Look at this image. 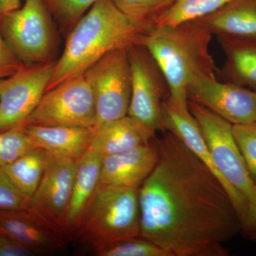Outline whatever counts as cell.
I'll list each match as a JSON object with an SVG mask.
<instances>
[{"mask_svg": "<svg viewBox=\"0 0 256 256\" xmlns=\"http://www.w3.org/2000/svg\"><path fill=\"white\" fill-rule=\"evenodd\" d=\"M162 132L158 163L138 190L141 236L172 256H228L226 244L242 232L232 198L180 138Z\"/></svg>", "mask_w": 256, "mask_h": 256, "instance_id": "6da1fadb", "label": "cell"}, {"mask_svg": "<svg viewBox=\"0 0 256 256\" xmlns=\"http://www.w3.org/2000/svg\"><path fill=\"white\" fill-rule=\"evenodd\" d=\"M152 28L124 14L112 0H98L69 31L46 92L85 74L109 52L139 44Z\"/></svg>", "mask_w": 256, "mask_h": 256, "instance_id": "7a4b0ae2", "label": "cell"}, {"mask_svg": "<svg viewBox=\"0 0 256 256\" xmlns=\"http://www.w3.org/2000/svg\"><path fill=\"white\" fill-rule=\"evenodd\" d=\"M212 36L200 20H194L153 26L138 44L156 60L169 87L166 99L178 110H190L186 89L194 78L218 72L210 52Z\"/></svg>", "mask_w": 256, "mask_h": 256, "instance_id": "3957f363", "label": "cell"}, {"mask_svg": "<svg viewBox=\"0 0 256 256\" xmlns=\"http://www.w3.org/2000/svg\"><path fill=\"white\" fill-rule=\"evenodd\" d=\"M188 106L226 185L242 224L240 234L256 242V182L234 141L232 124L196 102L188 100Z\"/></svg>", "mask_w": 256, "mask_h": 256, "instance_id": "277c9868", "label": "cell"}, {"mask_svg": "<svg viewBox=\"0 0 256 256\" xmlns=\"http://www.w3.org/2000/svg\"><path fill=\"white\" fill-rule=\"evenodd\" d=\"M138 190L99 184L74 239L92 250L141 236Z\"/></svg>", "mask_w": 256, "mask_h": 256, "instance_id": "5b68a950", "label": "cell"}, {"mask_svg": "<svg viewBox=\"0 0 256 256\" xmlns=\"http://www.w3.org/2000/svg\"><path fill=\"white\" fill-rule=\"evenodd\" d=\"M5 42L22 64L56 62L58 34L44 0H25L18 9L0 18Z\"/></svg>", "mask_w": 256, "mask_h": 256, "instance_id": "8992f818", "label": "cell"}, {"mask_svg": "<svg viewBox=\"0 0 256 256\" xmlns=\"http://www.w3.org/2000/svg\"><path fill=\"white\" fill-rule=\"evenodd\" d=\"M95 98L85 74L62 82L42 96L24 126H78L94 128Z\"/></svg>", "mask_w": 256, "mask_h": 256, "instance_id": "52a82bcc", "label": "cell"}, {"mask_svg": "<svg viewBox=\"0 0 256 256\" xmlns=\"http://www.w3.org/2000/svg\"><path fill=\"white\" fill-rule=\"evenodd\" d=\"M127 48L109 52L85 74L95 98L96 128L128 116L132 74Z\"/></svg>", "mask_w": 256, "mask_h": 256, "instance_id": "ba28073f", "label": "cell"}, {"mask_svg": "<svg viewBox=\"0 0 256 256\" xmlns=\"http://www.w3.org/2000/svg\"><path fill=\"white\" fill-rule=\"evenodd\" d=\"M132 92L128 116L156 134L162 131V107L169 96L162 72L150 52L141 45L128 50Z\"/></svg>", "mask_w": 256, "mask_h": 256, "instance_id": "9c48e42d", "label": "cell"}, {"mask_svg": "<svg viewBox=\"0 0 256 256\" xmlns=\"http://www.w3.org/2000/svg\"><path fill=\"white\" fill-rule=\"evenodd\" d=\"M56 62L21 64L12 75L0 79V132L22 127L46 92Z\"/></svg>", "mask_w": 256, "mask_h": 256, "instance_id": "30bf717a", "label": "cell"}, {"mask_svg": "<svg viewBox=\"0 0 256 256\" xmlns=\"http://www.w3.org/2000/svg\"><path fill=\"white\" fill-rule=\"evenodd\" d=\"M213 76L193 79L186 89L188 100L214 112L232 124L256 122V92Z\"/></svg>", "mask_w": 256, "mask_h": 256, "instance_id": "8fae6325", "label": "cell"}, {"mask_svg": "<svg viewBox=\"0 0 256 256\" xmlns=\"http://www.w3.org/2000/svg\"><path fill=\"white\" fill-rule=\"evenodd\" d=\"M77 161L48 153L44 173L36 191L30 198L28 207L64 236V225L76 174Z\"/></svg>", "mask_w": 256, "mask_h": 256, "instance_id": "7c38bea8", "label": "cell"}, {"mask_svg": "<svg viewBox=\"0 0 256 256\" xmlns=\"http://www.w3.org/2000/svg\"><path fill=\"white\" fill-rule=\"evenodd\" d=\"M0 233L6 234L35 255L60 252L68 239L30 208L0 210Z\"/></svg>", "mask_w": 256, "mask_h": 256, "instance_id": "4fadbf2b", "label": "cell"}, {"mask_svg": "<svg viewBox=\"0 0 256 256\" xmlns=\"http://www.w3.org/2000/svg\"><path fill=\"white\" fill-rule=\"evenodd\" d=\"M156 140L130 150L102 158L100 184L139 188L158 161Z\"/></svg>", "mask_w": 256, "mask_h": 256, "instance_id": "5bb4252c", "label": "cell"}, {"mask_svg": "<svg viewBox=\"0 0 256 256\" xmlns=\"http://www.w3.org/2000/svg\"><path fill=\"white\" fill-rule=\"evenodd\" d=\"M102 156L89 150L77 161L76 174L66 217L64 234L68 240L78 233L100 184Z\"/></svg>", "mask_w": 256, "mask_h": 256, "instance_id": "9a60e30c", "label": "cell"}, {"mask_svg": "<svg viewBox=\"0 0 256 256\" xmlns=\"http://www.w3.org/2000/svg\"><path fill=\"white\" fill-rule=\"evenodd\" d=\"M34 148L53 156L78 160L90 150L95 129L78 126H26Z\"/></svg>", "mask_w": 256, "mask_h": 256, "instance_id": "2e32d148", "label": "cell"}, {"mask_svg": "<svg viewBox=\"0 0 256 256\" xmlns=\"http://www.w3.org/2000/svg\"><path fill=\"white\" fill-rule=\"evenodd\" d=\"M196 20L218 38L256 42V0H232L214 12Z\"/></svg>", "mask_w": 256, "mask_h": 256, "instance_id": "e0dca14e", "label": "cell"}, {"mask_svg": "<svg viewBox=\"0 0 256 256\" xmlns=\"http://www.w3.org/2000/svg\"><path fill=\"white\" fill-rule=\"evenodd\" d=\"M154 136L136 120L126 116L96 128L90 150L105 158L148 144Z\"/></svg>", "mask_w": 256, "mask_h": 256, "instance_id": "ac0fdd59", "label": "cell"}, {"mask_svg": "<svg viewBox=\"0 0 256 256\" xmlns=\"http://www.w3.org/2000/svg\"><path fill=\"white\" fill-rule=\"evenodd\" d=\"M226 55L218 74L224 82H232L256 92V42L218 38Z\"/></svg>", "mask_w": 256, "mask_h": 256, "instance_id": "d6986e66", "label": "cell"}, {"mask_svg": "<svg viewBox=\"0 0 256 256\" xmlns=\"http://www.w3.org/2000/svg\"><path fill=\"white\" fill-rule=\"evenodd\" d=\"M47 158V152L41 148H32L2 169L18 191L31 198L41 182Z\"/></svg>", "mask_w": 256, "mask_h": 256, "instance_id": "ffe728a7", "label": "cell"}, {"mask_svg": "<svg viewBox=\"0 0 256 256\" xmlns=\"http://www.w3.org/2000/svg\"><path fill=\"white\" fill-rule=\"evenodd\" d=\"M232 0H176L156 22V26H174L214 12Z\"/></svg>", "mask_w": 256, "mask_h": 256, "instance_id": "44dd1931", "label": "cell"}, {"mask_svg": "<svg viewBox=\"0 0 256 256\" xmlns=\"http://www.w3.org/2000/svg\"><path fill=\"white\" fill-rule=\"evenodd\" d=\"M130 18L148 26L156 22L174 4L176 0H112Z\"/></svg>", "mask_w": 256, "mask_h": 256, "instance_id": "7402d4cb", "label": "cell"}, {"mask_svg": "<svg viewBox=\"0 0 256 256\" xmlns=\"http://www.w3.org/2000/svg\"><path fill=\"white\" fill-rule=\"evenodd\" d=\"M97 256H172L168 250L142 236L132 237L92 250Z\"/></svg>", "mask_w": 256, "mask_h": 256, "instance_id": "603a6c76", "label": "cell"}, {"mask_svg": "<svg viewBox=\"0 0 256 256\" xmlns=\"http://www.w3.org/2000/svg\"><path fill=\"white\" fill-rule=\"evenodd\" d=\"M54 18L70 31L98 0H44Z\"/></svg>", "mask_w": 256, "mask_h": 256, "instance_id": "cb8c5ba5", "label": "cell"}, {"mask_svg": "<svg viewBox=\"0 0 256 256\" xmlns=\"http://www.w3.org/2000/svg\"><path fill=\"white\" fill-rule=\"evenodd\" d=\"M32 148L34 146L22 128L0 132V168L11 164Z\"/></svg>", "mask_w": 256, "mask_h": 256, "instance_id": "d4e9b609", "label": "cell"}, {"mask_svg": "<svg viewBox=\"0 0 256 256\" xmlns=\"http://www.w3.org/2000/svg\"><path fill=\"white\" fill-rule=\"evenodd\" d=\"M232 134L248 170L256 182V122L232 124Z\"/></svg>", "mask_w": 256, "mask_h": 256, "instance_id": "484cf974", "label": "cell"}, {"mask_svg": "<svg viewBox=\"0 0 256 256\" xmlns=\"http://www.w3.org/2000/svg\"><path fill=\"white\" fill-rule=\"evenodd\" d=\"M30 198L18 191L4 170L0 168V210H25Z\"/></svg>", "mask_w": 256, "mask_h": 256, "instance_id": "4316f807", "label": "cell"}, {"mask_svg": "<svg viewBox=\"0 0 256 256\" xmlns=\"http://www.w3.org/2000/svg\"><path fill=\"white\" fill-rule=\"evenodd\" d=\"M21 64L8 47L0 31V79L12 75Z\"/></svg>", "mask_w": 256, "mask_h": 256, "instance_id": "83f0119b", "label": "cell"}, {"mask_svg": "<svg viewBox=\"0 0 256 256\" xmlns=\"http://www.w3.org/2000/svg\"><path fill=\"white\" fill-rule=\"evenodd\" d=\"M32 256L36 255L30 248L9 236L0 233V256Z\"/></svg>", "mask_w": 256, "mask_h": 256, "instance_id": "f1b7e54d", "label": "cell"}, {"mask_svg": "<svg viewBox=\"0 0 256 256\" xmlns=\"http://www.w3.org/2000/svg\"><path fill=\"white\" fill-rule=\"evenodd\" d=\"M21 6V0H0V18Z\"/></svg>", "mask_w": 256, "mask_h": 256, "instance_id": "f546056e", "label": "cell"}, {"mask_svg": "<svg viewBox=\"0 0 256 256\" xmlns=\"http://www.w3.org/2000/svg\"></svg>", "mask_w": 256, "mask_h": 256, "instance_id": "4dcf8cb0", "label": "cell"}]
</instances>
